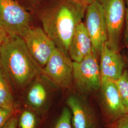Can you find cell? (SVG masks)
Segmentation results:
<instances>
[{"label": "cell", "instance_id": "obj_1", "mask_svg": "<svg viewBox=\"0 0 128 128\" xmlns=\"http://www.w3.org/2000/svg\"><path fill=\"white\" fill-rule=\"evenodd\" d=\"M86 8L73 0H58L40 14L42 28L56 47L68 56L70 41L82 22Z\"/></svg>", "mask_w": 128, "mask_h": 128}, {"label": "cell", "instance_id": "obj_2", "mask_svg": "<svg viewBox=\"0 0 128 128\" xmlns=\"http://www.w3.org/2000/svg\"><path fill=\"white\" fill-rule=\"evenodd\" d=\"M0 66L14 90L20 92L42 71L30 54L22 38L17 35H8L1 45Z\"/></svg>", "mask_w": 128, "mask_h": 128}, {"label": "cell", "instance_id": "obj_3", "mask_svg": "<svg viewBox=\"0 0 128 128\" xmlns=\"http://www.w3.org/2000/svg\"><path fill=\"white\" fill-rule=\"evenodd\" d=\"M31 21V14L17 0H0V28L8 35L23 37Z\"/></svg>", "mask_w": 128, "mask_h": 128}, {"label": "cell", "instance_id": "obj_4", "mask_svg": "<svg viewBox=\"0 0 128 128\" xmlns=\"http://www.w3.org/2000/svg\"><path fill=\"white\" fill-rule=\"evenodd\" d=\"M98 57L92 52L82 61L73 62V82L82 93L90 94L101 88V73Z\"/></svg>", "mask_w": 128, "mask_h": 128}, {"label": "cell", "instance_id": "obj_5", "mask_svg": "<svg viewBox=\"0 0 128 128\" xmlns=\"http://www.w3.org/2000/svg\"><path fill=\"white\" fill-rule=\"evenodd\" d=\"M101 5L106 23L108 46L119 51L125 23L126 6L124 0H97Z\"/></svg>", "mask_w": 128, "mask_h": 128}, {"label": "cell", "instance_id": "obj_6", "mask_svg": "<svg viewBox=\"0 0 128 128\" xmlns=\"http://www.w3.org/2000/svg\"><path fill=\"white\" fill-rule=\"evenodd\" d=\"M42 74L55 86L68 89L73 82V64L68 56L56 48L44 68Z\"/></svg>", "mask_w": 128, "mask_h": 128}, {"label": "cell", "instance_id": "obj_7", "mask_svg": "<svg viewBox=\"0 0 128 128\" xmlns=\"http://www.w3.org/2000/svg\"><path fill=\"white\" fill-rule=\"evenodd\" d=\"M85 26L92 44V52L99 56L104 46L107 43L108 33L106 23L101 5L94 0L87 6Z\"/></svg>", "mask_w": 128, "mask_h": 128}, {"label": "cell", "instance_id": "obj_8", "mask_svg": "<svg viewBox=\"0 0 128 128\" xmlns=\"http://www.w3.org/2000/svg\"><path fill=\"white\" fill-rule=\"evenodd\" d=\"M30 54L42 68L57 48L42 28L30 27L22 37Z\"/></svg>", "mask_w": 128, "mask_h": 128}, {"label": "cell", "instance_id": "obj_9", "mask_svg": "<svg viewBox=\"0 0 128 128\" xmlns=\"http://www.w3.org/2000/svg\"><path fill=\"white\" fill-rule=\"evenodd\" d=\"M52 84L42 74L38 76L23 92L24 101L32 110L41 114L45 112L50 97V84Z\"/></svg>", "mask_w": 128, "mask_h": 128}, {"label": "cell", "instance_id": "obj_10", "mask_svg": "<svg viewBox=\"0 0 128 128\" xmlns=\"http://www.w3.org/2000/svg\"><path fill=\"white\" fill-rule=\"evenodd\" d=\"M101 82H115L121 76L126 67V62L119 51L105 44L100 53Z\"/></svg>", "mask_w": 128, "mask_h": 128}, {"label": "cell", "instance_id": "obj_11", "mask_svg": "<svg viewBox=\"0 0 128 128\" xmlns=\"http://www.w3.org/2000/svg\"><path fill=\"white\" fill-rule=\"evenodd\" d=\"M72 115L74 128H96V117L88 102L80 96L72 95L66 100Z\"/></svg>", "mask_w": 128, "mask_h": 128}, {"label": "cell", "instance_id": "obj_12", "mask_svg": "<svg viewBox=\"0 0 128 128\" xmlns=\"http://www.w3.org/2000/svg\"><path fill=\"white\" fill-rule=\"evenodd\" d=\"M100 90L102 105L109 123L125 114L115 82H102Z\"/></svg>", "mask_w": 128, "mask_h": 128}, {"label": "cell", "instance_id": "obj_13", "mask_svg": "<svg viewBox=\"0 0 128 128\" xmlns=\"http://www.w3.org/2000/svg\"><path fill=\"white\" fill-rule=\"evenodd\" d=\"M92 52V44L84 24L80 23L70 41L68 55L73 62H80Z\"/></svg>", "mask_w": 128, "mask_h": 128}, {"label": "cell", "instance_id": "obj_14", "mask_svg": "<svg viewBox=\"0 0 128 128\" xmlns=\"http://www.w3.org/2000/svg\"><path fill=\"white\" fill-rule=\"evenodd\" d=\"M14 87L0 66V107L14 112Z\"/></svg>", "mask_w": 128, "mask_h": 128}, {"label": "cell", "instance_id": "obj_15", "mask_svg": "<svg viewBox=\"0 0 128 128\" xmlns=\"http://www.w3.org/2000/svg\"><path fill=\"white\" fill-rule=\"evenodd\" d=\"M119 91L125 114H128V69H125L119 79L115 82Z\"/></svg>", "mask_w": 128, "mask_h": 128}, {"label": "cell", "instance_id": "obj_16", "mask_svg": "<svg viewBox=\"0 0 128 128\" xmlns=\"http://www.w3.org/2000/svg\"><path fill=\"white\" fill-rule=\"evenodd\" d=\"M18 124L20 128H36L37 118L32 110H24L20 116Z\"/></svg>", "mask_w": 128, "mask_h": 128}, {"label": "cell", "instance_id": "obj_17", "mask_svg": "<svg viewBox=\"0 0 128 128\" xmlns=\"http://www.w3.org/2000/svg\"><path fill=\"white\" fill-rule=\"evenodd\" d=\"M54 128H74L71 112L68 107H64L62 110Z\"/></svg>", "mask_w": 128, "mask_h": 128}, {"label": "cell", "instance_id": "obj_18", "mask_svg": "<svg viewBox=\"0 0 128 128\" xmlns=\"http://www.w3.org/2000/svg\"><path fill=\"white\" fill-rule=\"evenodd\" d=\"M108 128H128V114L122 115L107 125Z\"/></svg>", "mask_w": 128, "mask_h": 128}, {"label": "cell", "instance_id": "obj_19", "mask_svg": "<svg viewBox=\"0 0 128 128\" xmlns=\"http://www.w3.org/2000/svg\"><path fill=\"white\" fill-rule=\"evenodd\" d=\"M14 114L13 111L0 107V128L2 127Z\"/></svg>", "mask_w": 128, "mask_h": 128}, {"label": "cell", "instance_id": "obj_20", "mask_svg": "<svg viewBox=\"0 0 128 128\" xmlns=\"http://www.w3.org/2000/svg\"><path fill=\"white\" fill-rule=\"evenodd\" d=\"M18 125V119L14 114L2 128H17Z\"/></svg>", "mask_w": 128, "mask_h": 128}, {"label": "cell", "instance_id": "obj_21", "mask_svg": "<svg viewBox=\"0 0 128 128\" xmlns=\"http://www.w3.org/2000/svg\"><path fill=\"white\" fill-rule=\"evenodd\" d=\"M126 15L125 19V29L124 32V38L125 42L126 47L128 50V0H126Z\"/></svg>", "mask_w": 128, "mask_h": 128}, {"label": "cell", "instance_id": "obj_22", "mask_svg": "<svg viewBox=\"0 0 128 128\" xmlns=\"http://www.w3.org/2000/svg\"><path fill=\"white\" fill-rule=\"evenodd\" d=\"M8 34L0 28V45H1L8 36Z\"/></svg>", "mask_w": 128, "mask_h": 128}, {"label": "cell", "instance_id": "obj_23", "mask_svg": "<svg viewBox=\"0 0 128 128\" xmlns=\"http://www.w3.org/2000/svg\"><path fill=\"white\" fill-rule=\"evenodd\" d=\"M73 0L87 7V6L91 4L95 0Z\"/></svg>", "mask_w": 128, "mask_h": 128}, {"label": "cell", "instance_id": "obj_24", "mask_svg": "<svg viewBox=\"0 0 128 128\" xmlns=\"http://www.w3.org/2000/svg\"><path fill=\"white\" fill-rule=\"evenodd\" d=\"M0 46H1V45H0Z\"/></svg>", "mask_w": 128, "mask_h": 128}, {"label": "cell", "instance_id": "obj_25", "mask_svg": "<svg viewBox=\"0 0 128 128\" xmlns=\"http://www.w3.org/2000/svg\"></svg>", "mask_w": 128, "mask_h": 128}]
</instances>
